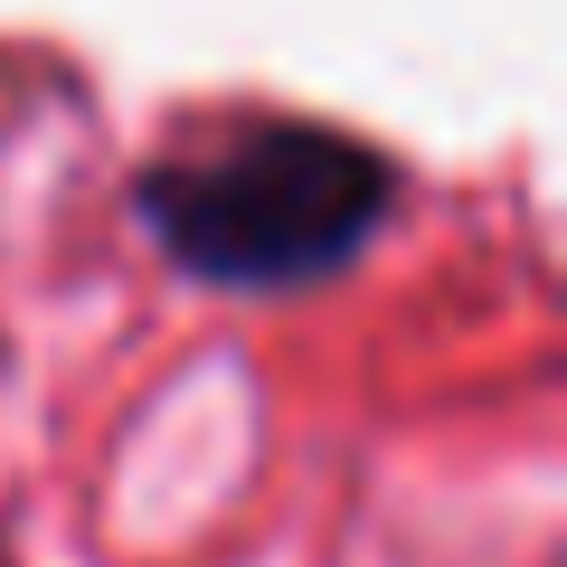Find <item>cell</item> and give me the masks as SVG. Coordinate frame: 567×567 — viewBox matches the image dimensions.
<instances>
[{
	"label": "cell",
	"instance_id": "obj_1",
	"mask_svg": "<svg viewBox=\"0 0 567 567\" xmlns=\"http://www.w3.org/2000/svg\"><path fill=\"white\" fill-rule=\"evenodd\" d=\"M398 162L341 123H237L199 152H162L133 181V218L152 227L189 284L218 293H303L331 284L388 218Z\"/></svg>",
	"mask_w": 567,
	"mask_h": 567
}]
</instances>
